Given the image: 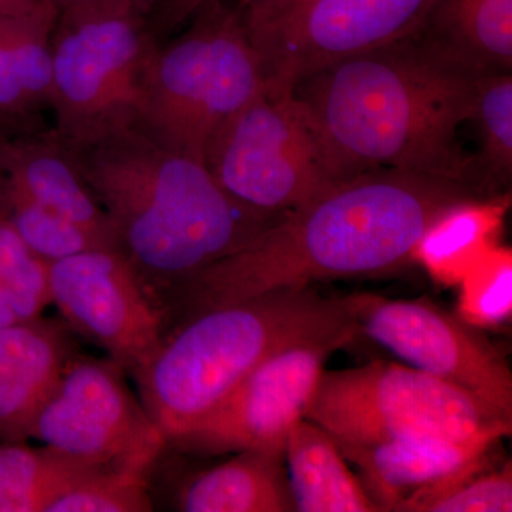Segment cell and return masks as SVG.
<instances>
[{
  "mask_svg": "<svg viewBox=\"0 0 512 512\" xmlns=\"http://www.w3.org/2000/svg\"><path fill=\"white\" fill-rule=\"evenodd\" d=\"M342 333H360L345 296H323L311 286L279 289L184 320L131 377L168 443L275 353Z\"/></svg>",
  "mask_w": 512,
  "mask_h": 512,
  "instance_id": "4",
  "label": "cell"
},
{
  "mask_svg": "<svg viewBox=\"0 0 512 512\" xmlns=\"http://www.w3.org/2000/svg\"><path fill=\"white\" fill-rule=\"evenodd\" d=\"M69 330L43 316L0 328V380L19 375L49 353L73 345Z\"/></svg>",
  "mask_w": 512,
  "mask_h": 512,
  "instance_id": "29",
  "label": "cell"
},
{
  "mask_svg": "<svg viewBox=\"0 0 512 512\" xmlns=\"http://www.w3.org/2000/svg\"><path fill=\"white\" fill-rule=\"evenodd\" d=\"M434 0H276L244 6L269 82L293 87L320 69L409 39Z\"/></svg>",
  "mask_w": 512,
  "mask_h": 512,
  "instance_id": "9",
  "label": "cell"
},
{
  "mask_svg": "<svg viewBox=\"0 0 512 512\" xmlns=\"http://www.w3.org/2000/svg\"><path fill=\"white\" fill-rule=\"evenodd\" d=\"M180 35L158 45L138 130L204 161L211 137L268 82L238 0H205Z\"/></svg>",
  "mask_w": 512,
  "mask_h": 512,
  "instance_id": "6",
  "label": "cell"
},
{
  "mask_svg": "<svg viewBox=\"0 0 512 512\" xmlns=\"http://www.w3.org/2000/svg\"><path fill=\"white\" fill-rule=\"evenodd\" d=\"M508 197L467 200L441 212L413 249L427 274L443 286H458L464 276L498 245Z\"/></svg>",
  "mask_w": 512,
  "mask_h": 512,
  "instance_id": "18",
  "label": "cell"
},
{
  "mask_svg": "<svg viewBox=\"0 0 512 512\" xmlns=\"http://www.w3.org/2000/svg\"><path fill=\"white\" fill-rule=\"evenodd\" d=\"M0 177L83 229L101 247L117 249L106 212L53 131L19 140L0 137Z\"/></svg>",
  "mask_w": 512,
  "mask_h": 512,
  "instance_id": "15",
  "label": "cell"
},
{
  "mask_svg": "<svg viewBox=\"0 0 512 512\" xmlns=\"http://www.w3.org/2000/svg\"><path fill=\"white\" fill-rule=\"evenodd\" d=\"M76 353L74 343L64 346L19 375L0 380V441L30 440L37 413Z\"/></svg>",
  "mask_w": 512,
  "mask_h": 512,
  "instance_id": "26",
  "label": "cell"
},
{
  "mask_svg": "<svg viewBox=\"0 0 512 512\" xmlns=\"http://www.w3.org/2000/svg\"><path fill=\"white\" fill-rule=\"evenodd\" d=\"M356 336L306 340L275 353L167 447L201 456L284 451L289 431L305 419L326 360Z\"/></svg>",
  "mask_w": 512,
  "mask_h": 512,
  "instance_id": "11",
  "label": "cell"
},
{
  "mask_svg": "<svg viewBox=\"0 0 512 512\" xmlns=\"http://www.w3.org/2000/svg\"><path fill=\"white\" fill-rule=\"evenodd\" d=\"M0 217L47 264L87 249L104 248L83 229L43 207L3 177H0Z\"/></svg>",
  "mask_w": 512,
  "mask_h": 512,
  "instance_id": "23",
  "label": "cell"
},
{
  "mask_svg": "<svg viewBox=\"0 0 512 512\" xmlns=\"http://www.w3.org/2000/svg\"><path fill=\"white\" fill-rule=\"evenodd\" d=\"M99 468L28 441H0V512H46L60 494Z\"/></svg>",
  "mask_w": 512,
  "mask_h": 512,
  "instance_id": "20",
  "label": "cell"
},
{
  "mask_svg": "<svg viewBox=\"0 0 512 512\" xmlns=\"http://www.w3.org/2000/svg\"><path fill=\"white\" fill-rule=\"evenodd\" d=\"M417 35L480 72H512V0H434Z\"/></svg>",
  "mask_w": 512,
  "mask_h": 512,
  "instance_id": "19",
  "label": "cell"
},
{
  "mask_svg": "<svg viewBox=\"0 0 512 512\" xmlns=\"http://www.w3.org/2000/svg\"><path fill=\"white\" fill-rule=\"evenodd\" d=\"M49 291L67 328L128 375L140 372L163 343V313L117 249H87L50 262Z\"/></svg>",
  "mask_w": 512,
  "mask_h": 512,
  "instance_id": "13",
  "label": "cell"
},
{
  "mask_svg": "<svg viewBox=\"0 0 512 512\" xmlns=\"http://www.w3.org/2000/svg\"><path fill=\"white\" fill-rule=\"evenodd\" d=\"M52 32L0 20V116H28L52 97Z\"/></svg>",
  "mask_w": 512,
  "mask_h": 512,
  "instance_id": "22",
  "label": "cell"
},
{
  "mask_svg": "<svg viewBox=\"0 0 512 512\" xmlns=\"http://www.w3.org/2000/svg\"><path fill=\"white\" fill-rule=\"evenodd\" d=\"M204 2L205 0H177L175 5H171L168 13L175 22H183ZM238 2H241L242 5H252V3L276 2V0H238Z\"/></svg>",
  "mask_w": 512,
  "mask_h": 512,
  "instance_id": "31",
  "label": "cell"
},
{
  "mask_svg": "<svg viewBox=\"0 0 512 512\" xmlns=\"http://www.w3.org/2000/svg\"><path fill=\"white\" fill-rule=\"evenodd\" d=\"M481 73L414 35L309 74L292 94L343 180L409 171L477 195L458 131L470 121Z\"/></svg>",
  "mask_w": 512,
  "mask_h": 512,
  "instance_id": "2",
  "label": "cell"
},
{
  "mask_svg": "<svg viewBox=\"0 0 512 512\" xmlns=\"http://www.w3.org/2000/svg\"><path fill=\"white\" fill-rule=\"evenodd\" d=\"M82 2V0H55V3L57 5V8L63 9L66 8V6L73 5V3Z\"/></svg>",
  "mask_w": 512,
  "mask_h": 512,
  "instance_id": "32",
  "label": "cell"
},
{
  "mask_svg": "<svg viewBox=\"0 0 512 512\" xmlns=\"http://www.w3.org/2000/svg\"><path fill=\"white\" fill-rule=\"evenodd\" d=\"M512 511L511 461L493 468L485 458L446 484L421 494L399 512H510Z\"/></svg>",
  "mask_w": 512,
  "mask_h": 512,
  "instance_id": "25",
  "label": "cell"
},
{
  "mask_svg": "<svg viewBox=\"0 0 512 512\" xmlns=\"http://www.w3.org/2000/svg\"><path fill=\"white\" fill-rule=\"evenodd\" d=\"M0 288L16 299L28 319L42 316L50 303L49 264L0 217Z\"/></svg>",
  "mask_w": 512,
  "mask_h": 512,
  "instance_id": "28",
  "label": "cell"
},
{
  "mask_svg": "<svg viewBox=\"0 0 512 512\" xmlns=\"http://www.w3.org/2000/svg\"><path fill=\"white\" fill-rule=\"evenodd\" d=\"M359 332L409 366L454 384L512 417V373L481 329L429 301L345 296Z\"/></svg>",
  "mask_w": 512,
  "mask_h": 512,
  "instance_id": "12",
  "label": "cell"
},
{
  "mask_svg": "<svg viewBox=\"0 0 512 512\" xmlns=\"http://www.w3.org/2000/svg\"><path fill=\"white\" fill-rule=\"evenodd\" d=\"M467 200L483 198L456 181L409 171L340 181L190 279L165 308L164 333L262 293L392 271L412 259L441 212Z\"/></svg>",
  "mask_w": 512,
  "mask_h": 512,
  "instance_id": "1",
  "label": "cell"
},
{
  "mask_svg": "<svg viewBox=\"0 0 512 512\" xmlns=\"http://www.w3.org/2000/svg\"><path fill=\"white\" fill-rule=\"evenodd\" d=\"M284 456L296 511L380 512L336 441L318 424L298 421L286 437Z\"/></svg>",
  "mask_w": 512,
  "mask_h": 512,
  "instance_id": "17",
  "label": "cell"
},
{
  "mask_svg": "<svg viewBox=\"0 0 512 512\" xmlns=\"http://www.w3.org/2000/svg\"><path fill=\"white\" fill-rule=\"evenodd\" d=\"M29 439L97 467L153 468L163 433L111 359L76 353L37 413Z\"/></svg>",
  "mask_w": 512,
  "mask_h": 512,
  "instance_id": "10",
  "label": "cell"
},
{
  "mask_svg": "<svg viewBox=\"0 0 512 512\" xmlns=\"http://www.w3.org/2000/svg\"><path fill=\"white\" fill-rule=\"evenodd\" d=\"M204 163L231 200L272 221L343 181L292 87L269 80L215 131Z\"/></svg>",
  "mask_w": 512,
  "mask_h": 512,
  "instance_id": "8",
  "label": "cell"
},
{
  "mask_svg": "<svg viewBox=\"0 0 512 512\" xmlns=\"http://www.w3.org/2000/svg\"><path fill=\"white\" fill-rule=\"evenodd\" d=\"M306 420L336 443L511 436L512 417L474 394L400 363L323 372Z\"/></svg>",
  "mask_w": 512,
  "mask_h": 512,
  "instance_id": "7",
  "label": "cell"
},
{
  "mask_svg": "<svg viewBox=\"0 0 512 512\" xmlns=\"http://www.w3.org/2000/svg\"><path fill=\"white\" fill-rule=\"evenodd\" d=\"M471 123L480 150L473 158L474 188L483 200L508 197L512 178V73L491 70L478 76Z\"/></svg>",
  "mask_w": 512,
  "mask_h": 512,
  "instance_id": "21",
  "label": "cell"
},
{
  "mask_svg": "<svg viewBox=\"0 0 512 512\" xmlns=\"http://www.w3.org/2000/svg\"><path fill=\"white\" fill-rule=\"evenodd\" d=\"M505 439L483 434L466 440L410 439L375 444H338L352 461L362 484L380 511L399 512L402 505L446 484L476 466Z\"/></svg>",
  "mask_w": 512,
  "mask_h": 512,
  "instance_id": "14",
  "label": "cell"
},
{
  "mask_svg": "<svg viewBox=\"0 0 512 512\" xmlns=\"http://www.w3.org/2000/svg\"><path fill=\"white\" fill-rule=\"evenodd\" d=\"M457 316L477 329H495L512 316V252L497 245L458 284Z\"/></svg>",
  "mask_w": 512,
  "mask_h": 512,
  "instance_id": "27",
  "label": "cell"
},
{
  "mask_svg": "<svg viewBox=\"0 0 512 512\" xmlns=\"http://www.w3.org/2000/svg\"><path fill=\"white\" fill-rule=\"evenodd\" d=\"M57 18L55 0H0V20L30 23L53 32Z\"/></svg>",
  "mask_w": 512,
  "mask_h": 512,
  "instance_id": "30",
  "label": "cell"
},
{
  "mask_svg": "<svg viewBox=\"0 0 512 512\" xmlns=\"http://www.w3.org/2000/svg\"><path fill=\"white\" fill-rule=\"evenodd\" d=\"M64 147L163 318L190 279L276 222L231 200L204 161L170 150L138 128Z\"/></svg>",
  "mask_w": 512,
  "mask_h": 512,
  "instance_id": "3",
  "label": "cell"
},
{
  "mask_svg": "<svg viewBox=\"0 0 512 512\" xmlns=\"http://www.w3.org/2000/svg\"><path fill=\"white\" fill-rule=\"evenodd\" d=\"M154 0H82L59 10L50 35L53 134L83 146L138 128L158 43Z\"/></svg>",
  "mask_w": 512,
  "mask_h": 512,
  "instance_id": "5",
  "label": "cell"
},
{
  "mask_svg": "<svg viewBox=\"0 0 512 512\" xmlns=\"http://www.w3.org/2000/svg\"><path fill=\"white\" fill-rule=\"evenodd\" d=\"M153 468L99 467L60 494L46 512H150V476Z\"/></svg>",
  "mask_w": 512,
  "mask_h": 512,
  "instance_id": "24",
  "label": "cell"
},
{
  "mask_svg": "<svg viewBox=\"0 0 512 512\" xmlns=\"http://www.w3.org/2000/svg\"><path fill=\"white\" fill-rule=\"evenodd\" d=\"M183 512H295L284 451L244 450L181 485Z\"/></svg>",
  "mask_w": 512,
  "mask_h": 512,
  "instance_id": "16",
  "label": "cell"
}]
</instances>
